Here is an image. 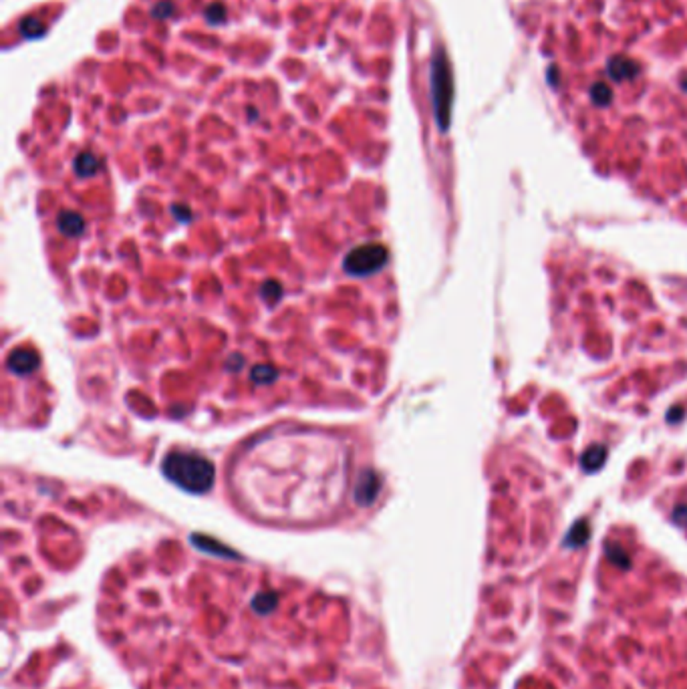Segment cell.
Returning a JSON list of instances; mask_svg holds the SVG:
<instances>
[{
	"label": "cell",
	"mask_w": 687,
	"mask_h": 689,
	"mask_svg": "<svg viewBox=\"0 0 687 689\" xmlns=\"http://www.w3.org/2000/svg\"><path fill=\"white\" fill-rule=\"evenodd\" d=\"M232 490L256 518L311 524L343 506L349 454L321 429H272L240 449L232 464Z\"/></svg>",
	"instance_id": "obj_1"
},
{
	"label": "cell",
	"mask_w": 687,
	"mask_h": 689,
	"mask_svg": "<svg viewBox=\"0 0 687 689\" xmlns=\"http://www.w3.org/2000/svg\"><path fill=\"white\" fill-rule=\"evenodd\" d=\"M163 476L185 492L204 494L214 486L216 467L196 451H172L165 456L162 464Z\"/></svg>",
	"instance_id": "obj_2"
},
{
	"label": "cell",
	"mask_w": 687,
	"mask_h": 689,
	"mask_svg": "<svg viewBox=\"0 0 687 689\" xmlns=\"http://www.w3.org/2000/svg\"><path fill=\"white\" fill-rule=\"evenodd\" d=\"M431 97H433V111L440 123V129H447L452 99H454V81H452L447 57L442 49L436 51L433 61H431Z\"/></svg>",
	"instance_id": "obj_3"
},
{
	"label": "cell",
	"mask_w": 687,
	"mask_h": 689,
	"mask_svg": "<svg viewBox=\"0 0 687 689\" xmlns=\"http://www.w3.org/2000/svg\"><path fill=\"white\" fill-rule=\"evenodd\" d=\"M389 260V252L381 244H361L345 256L343 266L351 276H371Z\"/></svg>",
	"instance_id": "obj_4"
},
{
	"label": "cell",
	"mask_w": 687,
	"mask_h": 689,
	"mask_svg": "<svg viewBox=\"0 0 687 689\" xmlns=\"http://www.w3.org/2000/svg\"><path fill=\"white\" fill-rule=\"evenodd\" d=\"M639 65L637 61L629 59V57H623V55H617V57H611L609 63H606V75L609 79L617 83H625L635 79L639 75Z\"/></svg>",
	"instance_id": "obj_5"
},
{
	"label": "cell",
	"mask_w": 687,
	"mask_h": 689,
	"mask_svg": "<svg viewBox=\"0 0 687 689\" xmlns=\"http://www.w3.org/2000/svg\"><path fill=\"white\" fill-rule=\"evenodd\" d=\"M379 494V478L375 472L365 470L359 474L357 482H355V500L361 506H369Z\"/></svg>",
	"instance_id": "obj_6"
},
{
	"label": "cell",
	"mask_w": 687,
	"mask_h": 689,
	"mask_svg": "<svg viewBox=\"0 0 687 689\" xmlns=\"http://www.w3.org/2000/svg\"><path fill=\"white\" fill-rule=\"evenodd\" d=\"M39 355H37V351H33V349H17V351H13L10 355H8V361H6V365H8V369L15 373V375H31L33 371H37V367H39Z\"/></svg>",
	"instance_id": "obj_7"
},
{
	"label": "cell",
	"mask_w": 687,
	"mask_h": 689,
	"mask_svg": "<svg viewBox=\"0 0 687 689\" xmlns=\"http://www.w3.org/2000/svg\"><path fill=\"white\" fill-rule=\"evenodd\" d=\"M57 228H59V232L65 234V236L75 238V236H81L83 234V230H85V220H83V216L79 212H71V210H67V212H61V214H59V218H57Z\"/></svg>",
	"instance_id": "obj_8"
},
{
	"label": "cell",
	"mask_w": 687,
	"mask_h": 689,
	"mask_svg": "<svg viewBox=\"0 0 687 689\" xmlns=\"http://www.w3.org/2000/svg\"><path fill=\"white\" fill-rule=\"evenodd\" d=\"M73 167H75V174H77V176H81V178H91V176L99 169V160H97L93 153L85 151V153H79V156L75 158Z\"/></svg>",
	"instance_id": "obj_9"
},
{
	"label": "cell",
	"mask_w": 687,
	"mask_h": 689,
	"mask_svg": "<svg viewBox=\"0 0 687 689\" xmlns=\"http://www.w3.org/2000/svg\"><path fill=\"white\" fill-rule=\"evenodd\" d=\"M590 99H593L595 105H599V107H606V105H611V101H613V91H611V87L606 83H595L590 87Z\"/></svg>",
	"instance_id": "obj_10"
},
{
	"label": "cell",
	"mask_w": 687,
	"mask_h": 689,
	"mask_svg": "<svg viewBox=\"0 0 687 689\" xmlns=\"http://www.w3.org/2000/svg\"><path fill=\"white\" fill-rule=\"evenodd\" d=\"M21 33H22V37H26V39H39V37H42V35H44V24H42L39 19H35V17L22 19Z\"/></svg>",
	"instance_id": "obj_11"
},
{
	"label": "cell",
	"mask_w": 687,
	"mask_h": 689,
	"mask_svg": "<svg viewBox=\"0 0 687 689\" xmlns=\"http://www.w3.org/2000/svg\"><path fill=\"white\" fill-rule=\"evenodd\" d=\"M250 377H252V381L258 383V385H268V383H272V381L276 379V369L270 365H258L252 369Z\"/></svg>",
	"instance_id": "obj_12"
},
{
	"label": "cell",
	"mask_w": 687,
	"mask_h": 689,
	"mask_svg": "<svg viewBox=\"0 0 687 689\" xmlns=\"http://www.w3.org/2000/svg\"><path fill=\"white\" fill-rule=\"evenodd\" d=\"M263 297H264V301L268 304H274V303H279V299L283 297V286L279 283H274V281H270V283H264L263 284Z\"/></svg>",
	"instance_id": "obj_13"
},
{
	"label": "cell",
	"mask_w": 687,
	"mask_h": 689,
	"mask_svg": "<svg viewBox=\"0 0 687 689\" xmlns=\"http://www.w3.org/2000/svg\"><path fill=\"white\" fill-rule=\"evenodd\" d=\"M206 19H208V22H212V24H222L226 21V8H224L222 4L208 6L206 8Z\"/></svg>",
	"instance_id": "obj_14"
},
{
	"label": "cell",
	"mask_w": 687,
	"mask_h": 689,
	"mask_svg": "<svg viewBox=\"0 0 687 689\" xmlns=\"http://www.w3.org/2000/svg\"><path fill=\"white\" fill-rule=\"evenodd\" d=\"M172 13H174V4H172L169 0L158 2V4L151 8V15H154V19H167Z\"/></svg>",
	"instance_id": "obj_15"
},
{
	"label": "cell",
	"mask_w": 687,
	"mask_h": 689,
	"mask_svg": "<svg viewBox=\"0 0 687 689\" xmlns=\"http://www.w3.org/2000/svg\"><path fill=\"white\" fill-rule=\"evenodd\" d=\"M681 89H686V91H687V79L684 83H681Z\"/></svg>",
	"instance_id": "obj_16"
}]
</instances>
